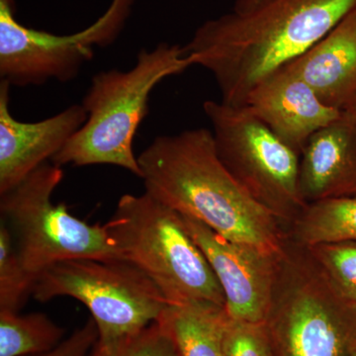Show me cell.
<instances>
[{"label":"cell","mask_w":356,"mask_h":356,"mask_svg":"<svg viewBox=\"0 0 356 356\" xmlns=\"http://www.w3.org/2000/svg\"><path fill=\"white\" fill-rule=\"evenodd\" d=\"M356 0H269L247 13L206 21L184 47L209 70L222 102L241 107L252 88L306 53L351 11Z\"/></svg>","instance_id":"cell-1"},{"label":"cell","mask_w":356,"mask_h":356,"mask_svg":"<svg viewBox=\"0 0 356 356\" xmlns=\"http://www.w3.org/2000/svg\"><path fill=\"white\" fill-rule=\"evenodd\" d=\"M145 192L233 241L280 255L288 229L257 203L218 156L205 128L159 136L138 158Z\"/></svg>","instance_id":"cell-2"},{"label":"cell","mask_w":356,"mask_h":356,"mask_svg":"<svg viewBox=\"0 0 356 356\" xmlns=\"http://www.w3.org/2000/svg\"><path fill=\"white\" fill-rule=\"evenodd\" d=\"M193 65L184 47L159 44L142 49L132 69L98 72L91 79L81 105L88 120L51 159L54 165L119 166L142 177L134 154V138L149 114L156 86Z\"/></svg>","instance_id":"cell-3"},{"label":"cell","mask_w":356,"mask_h":356,"mask_svg":"<svg viewBox=\"0 0 356 356\" xmlns=\"http://www.w3.org/2000/svg\"><path fill=\"white\" fill-rule=\"evenodd\" d=\"M104 226L123 259L153 281L168 305L226 309L216 275L175 211L147 192L124 194Z\"/></svg>","instance_id":"cell-4"},{"label":"cell","mask_w":356,"mask_h":356,"mask_svg":"<svg viewBox=\"0 0 356 356\" xmlns=\"http://www.w3.org/2000/svg\"><path fill=\"white\" fill-rule=\"evenodd\" d=\"M264 323L273 356H351L356 348L353 303L290 238Z\"/></svg>","instance_id":"cell-5"},{"label":"cell","mask_w":356,"mask_h":356,"mask_svg":"<svg viewBox=\"0 0 356 356\" xmlns=\"http://www.w3.org/2000/svg\"><path fill=\"white\" fill-rule=\"evenodd\" d=\"M64 170L44 163L0 195V212L28 273L38 278L49 267L70 259H123L104 225H90L53 202ZM125 261V259H124Z\"/></svg>","instance_id":"cell-6"},{"label":"cell","mask_w":356,"mask_h":356,"mask_svg":"<svg viewBox=\"0 0 356 356\" xmlns=\"http://www.w3.org/2000/svg\"><path fill=\"white\" fill-rule=\"evenodd\" d=\"M33 297L81 302L98 331L97 343L111 344L154 324L168 306L153 281L124 259H79L58 262L37 278Z\"/></svg>","instance_id":"cell-7"},{"label":"cell","mask_w":356,"mask_h":356,"mask_svg":"<svg viewBox=\"0 0 356 356\" xmlns=\"http://www.w3.org/2000/svg\"><path fill=\"white\" fill-rule=\"evenodd\" d=\"M203 110L227 170L289 229L307 207L300 191V154L243 107L207 100Z\"/></svg>","instance_id":"cell-8"},{"label":"cell","mask_w":356,"mask_h":356,"mask_svg":"<svg viewBox=\"0 0 356 356\" xmlns=\"http://www.w3.org/2000/svg\"><path fill=\"white\" fill-rule=\"evenodd\" d=\"M136 0H111L95 22L81 31L56 35L16 19L14 0H0V77L11 86H39L56 79L67 83L92 60L96 48L120 37Z\"/></svg>","instance_id":"cell-9"},{"label":"cell","mask_w":356,"mask_h":356,"mask_svg":"<svg viewBox=\"0 0 356 356\" xmlns=\"http://www.w3.org/2000/svg\"><path fill=\"white\" fill-rule=\"evenodd\" d=\"M178 215L216 275L227 315L234 320L264 323L282 254L233 242L193 218Z\"/></svg>","instance_id":"cell-10"},{"label":"cell","mask_w":356,"mask_h":356,"mask_svg":"<svg viewBox=\"0 0 356 356\" xmlns=\"http://www.w3.org/2000/svg\"><path fill=\"white\" fill-rule=\"evenodd\" d=\"M11 86L0 81V195L53 159L88 120L74 104L44 120L18 121L9 109Z\"/></svg>","instance_id":"cell-11"},{"label":"cell","mask_w":356,"mask_h":356,"mask_svg":"<svg viewBox=\"0 0 356 356\" xmlns=\"http://www.w3.org/2000/svg\"><path fill=\"white\" fill-rule=\"evenodd\" d=\"M301 156L314 134L343 117L284 67L250 90L242 106Z\"/></svg>","instance_id":"cell-12"},{"label":"cell","mask_w":356,"mask_h":356,"mask_svg":"<svg viewBox=\"0 0 356 356\" xmlns=\"http://www.w3.org/2000/svg\"><path fill=\"white\" fill-rule=\"evenodd\" d=\"M300 191L308 204L356 197V127L341 117L314 134L300 156Z\"/></svg>","instance_id":"cell-13"},{"label":"cell","mask_w":356,"mask_h":356,"mask_svg":"<svg viewBox=\"0 0 356 356\" xmlns=\"http://www.w3.org/2000/svg\"><path fill=\"white\" fill-rule=\"evenodd\" d=\"M285 67L301 77L324 104L343 111L356 95V9Z\"/></svg>","instance_id":"cell-14"},{"label":"cell","mask_w":356,"mask_h":356,"mask_svg":"<svg viewBox=\"0 0 356 356\" xmlns=\"http://www.w3.org/2000/svg\"><path fill=\"white\" fill-rule=\"evenodd\" d=\"M226 309L210 304L170 306L156 322L177 348L178 356H224Z\"/></svg>","instance_id":"cell-15"},{"label":"cell","mask_w":356,"mask_h":356,"mask_svg":"<svg viewBox=\"0 0 356 356\" xmlns=\"http://www.w3.org/2000/svg\"><path fill=\"white\" fill-rule=\"evenodd\" d=\"M290 240L301 247L356 242V197L330 199L307 205L288 229Z\"/></svg>","instance_id":"cell-16"},{"label":"cell","mask_w":356,"mask_h":356,"mask_svg":"<svg viewBox=\"0 0 356 356\" xmlns=\"http://www.w3.org/2000/svg\"><path fill=\"white\" fill-rule=\"evenodd\" d=\"M65 339V330L42 313L0 311V356L48 353Z\"/></svg>","instance_id":"cell-17"},{"label":"cell","mask_w":356,"mask_h":356,"mask_svg":"<svg viewBox=\"0 0 356 356\" xmlns=\"http://www.w3.org/2000/svg\"><path fill=\"white\" fill-rule=\"evenodd\" d=\"M37 278L26 270L6 222H0V311L19 312Z\"/></svg>","instance_id":"cell-18"},{"label":"cell","mask_w":356,"mask_h":356,"mask_svg":"<svg viewBox=\"0 0 356 356\" xmlns=\"http://www.w3.org/2000/svg\"><path fill=\"white\" fill-rule=\"evenodd\" d=\"M306 248L332 287L344 298L356 299V242L318 243Z\"/></svg>","instance_id":"cell-19"},{"label":"cell","mask_w":356,"mask_h":356,"mask_svg":"<svg viewBox=\"0 0 356 356\" xmlns=\"http://www.w3.org/2000/svg\"><path fill=\"white\" fill-rule=\"evenodd\" d=\"M88 356H178V353L172 339L156 322L117 343H96Z\"/></svg>","instance_id":"cell-20"},{"label":"cell","mask_w":356,"mask_h":356,"mask_svg":"<svg viewBox=\"0 0 356 356\" xmlns=\"http://www.w3.org/2000/svg\"><path fill=\"white\" fill-rule=\"evenodd\" d=\"M224 356H273L264 323L227 317L222 339Z\"/></svg>","instance_id":"cell-21"},{"label":"cell","mask_w":356,"mask_h":356,"mask_svg":"<svg viewBox=\"0 0 356 356\" xmlns=\"http://www.w3.org/2000/svg\"><path fill=\"white\" fill-rule=\"evenodd\" d=\"M97 341V327L90 318L54 350L33 356H88Z\"/></svg>","instance_id":"cell-22"},{"label":"cell","mask_w":356,"mask_h":356,"mask_svg":"<svg viewBox=\"0 0 356 356\" xmlns=\"http://www.w3.org/2000/svg\"><path fill=\"white\" fill-rule=\"evenodd\" d=\"M268 1L269 0H236L233 10L236 13H247Z\"/></svg>","instance_id":"cell-23"},{"label":"cell","mask_w":356,"mask_h":356,"mask_svg":"<svg viewBox=\"0 0 356 356\" xmlns=\"http://www.w3.org/2000/svg\"><path fill=\"white\" fill-rule=\"evenodd\" d=\"M343 118L356 127V95L350 104L343 110Z\"/></svg>","instance_id":"cell-24"},{"label":"cell","mask_w":356,"mask_h":356,"mask_svg":"<svg viewBox=\"0 0 356 356\" xmlns=\"http://www.w3.org/2000/svg\"><path fill=\"white\" fill-rule=\"evenodd\" d=\"M351 303H353V307H355V309L356 311V299L353 300V301H351Z\"/></svg>","instance_id":"cell-25"},{"label":"cell","mask_w":356,"mask_h":356,"mask_svg":"<svg viewBox=\"0 0 356 356\" xmlns=\"http://www.w3.org/2000/svg\"><path fill=\"white\" fill-rule=\"evenodd\" d=\"M351 356H356V348L355 350L353 351V355H351Z\"/></svg>","instance_id":"cell-26"}]
</instances>
